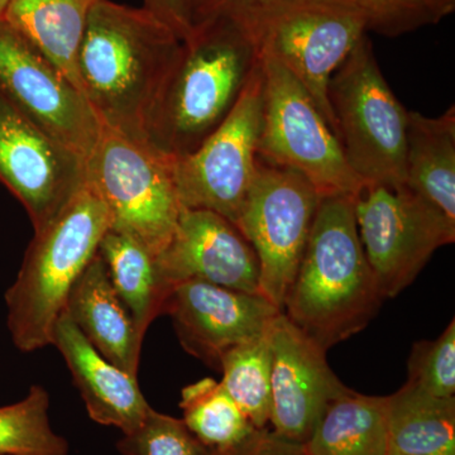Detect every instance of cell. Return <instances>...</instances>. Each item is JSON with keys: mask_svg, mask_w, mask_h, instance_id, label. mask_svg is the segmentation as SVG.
<instances>
[{"mask_svg": "<svg viewBox=\"0 0 455 455\" xmlns=\"http://www.w3.org/2000/svg\"><path fill=\"white\" fill-rule=\"evenodd\" d=\"M142 8L181 41L193 31V0H143Z\"/></svg>", "mask_w": 455, "mask_h": 455, "instance_id": "obj_31", "label": "cell"}, {"mask_svg": "<svg viewBox=\"0 0 455 455\" xmlns=\"http://www.w3.org/2000/svg\"><path fill=\"white\" fill-rule=\"evenodd\" d=\"M209 455H309L304 444L281 438L269 429L257 430L243 444L226 453Z\"/></svg>", "mask_w": 455, "mask_h": 455, "instance_id": "obj_32", "label": "cell"}, {"mask_svg": "<svg viewBox=\"0 0 455 455\" xmlns=\"http://www.w3.org/2000/svg\"><path fill=\"white\" fill-rule=\"evenodd\" d=\"M181 44L146 9L95 0L77 74L84 98L101 125L149 142L152 114Z\"/></svg>", "mask_w": 455, "mask_h": 455, "instance_id": "obj_1", "label": "cell"}, {"mask_svg": "<svg viewBox=\"0 0 455 455\" xmlns=\"http://www.w3.org/2000/svg\"><path fill=\"white\" fill-rule=\"evenodd\" d=\"M388 396L347 387L329 403L304 447L309 455H386Z\"/></svg>", "mask_w": 455, "mask_h": 455, "instance_id": "obj_21", "label": "cell"}, {"mask_svg": "<svg viewBox=\"0 0 455 455\" xmlns=\"http://www.w3.org/2000/svg\"><path fill=\"white\" fill-rule=\"evenodd\" d=\"M110 228L109 209L86 179L61 211L35 230L16 281L4 296L8 331L20 352L51 346L68 293Z\"/></svg>", "mask_w": 455, "mask_h": 455, "instance_id": "obj_4", "label": "cell"}, {"mask_svg": "<svg viewBox=\"0 0 455 455\" xmlns=\"http://www.w3.org/2000/svg\"><path fill=\"white\" fill-rule=\"evenodd\" d=\"M166 292L187 281L259 292V265L252 245L232 221L204 209H182L169 243L156 256Z\"/></svg>", "mask_w": 455, "mask_h": 455, "instance_id": "obj_15", "label": "cell"}, {"mask_svg": "<svg viewBox=\"0 0 455 455\" xmlns=\"http://www.w3.org/2000/svg\"><path fill=\"white\" fill-rule=\"evenodd\" d=\"M263 76L259 55L223 123L191 154L175 157L182 209L217 212L235 224L259 163Z\"/></svg>", "mask_w": 455, "mask_h": 455, "instance_id": "obj_10", "label": "cell"}, {"mask_svg": "<svg viewBox=\"0 0 455 455\" xmlns=\"http://www.w3.org/2000/svg\"><path fill=\"white\" fill-rule=\"evenodd\" d=\"M263 76L259 157L298 171L320 199L358 196L364 187L350 169L339 140L307 89L284 66L259 49Z\"/></svg>", "mask_w": 455, "mask_h": 455, "instance_id": "obj_7", "label": "cell"}, {"mask_svg": "<svg viewBox=\"0 0 455 455\" xmlns=\"http://www.w3.org/2000/svg\"><path fill=\"white\" fill-rule=\"evenodd\" d=\"M292 0H193V27L212 18H227L241 26L259 44L263 28Z\"/></svg>", "mask_w": 455, "mask_h": 455, "instance_id": "obj_30", "label": "cell"}, {"mask_svg": "<svg viewBox=\"0 0 455 455\" xmlns=\"http://www.w3.org/2000/svg\"><path fill=\"white\" fill-rule=\"evenodd\" d=\"M328 98L344 157L364 185H405L407 112L364 35L338 68Z\"/></svg>", "mask_w": 455, "mask_h": 455, "instance_id": "obj_5", "label": "cell"}, {"mask_svg": "<svg viewBox=\"0 0 455 455\" xmlns=\"http://www.w3.org/2000/svg\"><path fill=\"white\" fill-rule=\"evenodd\" d=\"M320 197L298 171L260 160L235 226L259 265V292L283 311L300 266Z\"/></svg>", "mask_w": 455, "mask_h": 455, "instance_id": "obj_8", "label": "cell"}, {"mask_svg": "<svg viewBox=\"0 0 455 455\" xmlns=\"http://www.w3.org/2000/svg\"><path fill=\"white\" fill-rule=\"evenodd\" d=\"M407 382L438 397L455 396V322L434 340H421L410 353Z\"/></svg>", "mask_w": 455, "mask_h": 455, "instance_id": "obj_28", "label": "cell"}, {"mask_svg": "<svg viewBox=\"0 0 455 455\" xmlns=\"http://www.w3.org/2000/svg\"><path fill=\"white\" fill-rule=\"evenodd\" d=\"M122 455H209L182 419L149 410L143 423L116 443Z\"/></svg>", "mask_w": 455, "mask_h": 455, "instance_id": "obj_27", "label": "cell"}, {"mask_svg": "<svg viewBox=\"0 0 455 455\" xmlns=\"http://www.w3.org/2000/svg\"><path fill=\"white\" fill-rule=\"evenodd\" d=\"M424 4L433 23H438L443 18L453 13L455 9V0H424Z\"/></svg>", "mask_w": 455, "mask_h": 455, "instance_id": "obj_33", "label": "cell"}, {"mask_svg": "<svg viewBox=\"0 0 455 455\" xmlns=\"http://www.w3.org/2000/svg\"><path fill=\"white\" fill-rule=\"evenodd\" d=\"M355 199H320L283 302L287 319L326 350L363 331L385 300L359 239Z\"/></svg>", "mask_w": 455, "mask_h": 455, "instance_id": "obj_2", "label": "cell"}, {"mask_svg": "<svg viewBox=\"0 0 455 455\" xmlns=\"http://www.w3.org/2000/svg\"><path fill=\"white\" fill-rule=\"evenodd\" d=\"M99 254L119 298L130 310L137 333L145 341L152 322L163 314L169 293L158 275L156 256L134 236L109 229Z\"/></svg>", "mask_w": 455, "mask_h": 455, "instance_id": "obj_23", "label": "cell"}, {"mask_svg": "<svg viewBox=\"0 0 455 455\" xmlns=\"http://www.w3.org/2000/svg\"><path fill=\"white\" fill-rule=\"evenodd\" d=\"M386 455H403L400 453H397V451H392V449H388L387 454Z\"/></svg>", "mask_w": 455, "mask_h": 455, "instance_id": "obj_35", "label": "cell"}, {"mask_svg": "<svg viewBox=\"0 0 455 455\" xmlns=\"http://www.w3.org/2000/svg\"><path fill=\"white\" fill-rule=\"evenodd\" d=\"M86 166L90 184L112 215L110 229L134 236L157 256L169 243L182 211L175 157L151 142L101 125Z\"/></svg>", "mask_w": 455, "mask_h": 455, "instance_id": "obj_6", "label": "cell"}, {"mask_svg": "<svg viewBox=\"0 0 455 455\" xmlns=\"http://www.w3.org/2000/svg\"><path fill=\"white\" fill-rule=\"evenodd\" d=\"M362 247L383 299L395 298L431 256L454 243L455 224L403 185H364L355 199Z\"/></svg>", "mask_w": 455, "mask_h": 455, "instance_id": "obj_9", "label": "cell"}, {"mask_svg": "<svg viewBox=\"0 0 455 455\" xmlns=\"http://www.w3.org/2000/svg\"><path fill=\"white\" fill-rule=\"evenodd\" d=\"M366 20L367 32L397 37L431 25L424 0H346Z\"/></svg>", "mask_w": 455, "mask_h": 455, "instance_id": "obj_29", "label": "cell"}, {"mask_svg": "<svg viewBox=\"0 0 455 455\" xmlns=\"http://www.w3.org/2000/svg\"><path fill=\"white\" fill-rule=\"evenodd\" d=\"M257 60L256 41L233 20L196 23L152 114L149 142L172 157L196 151L235 107Z\"/></svg>", "mask_w": 455, "mask_h": 455, "instance_id": "obj_3", "label": "cell"}, {"mask_svg": "<svg viewBox=\"0 0 455 455\" xmlns=\"http://www.w3.org/2000/svg\"><path fill=\"white\" fill-rule=\"evenodd\" d=\"M88 166L0 92V182L38 230L85 184Z\"/></svg>", "mask_w": 455, "mask_h": 455, "instance_id": "obj_13", "label": "cell"}, {"mask_svg": "<svg viewBox=\"0 0 455 455\" xmlns=\"http://www.w3.org/2000/svg\"><path fill=\"white\" fill-rule=\"evenodd\" d=\"M220 371L221 385L251 423L259 430L267 429L272 403L269 331L226 353Z\"/></svg>", "mask_w": 455, "mask_h": 455, "instance_id": "obj_25", "label": "cell"}, {"mask_svg": "<svg viewBox=\"0 0 455 455\" xmlns=\"http://www.w3.org/2000/svg\"><path fill=\"white\" fill-rule=\"evenodd\" d=\"M271 419L281 438L305 444L326 406L346 390L326 361V349L293 325L283 313L269 331Z\"/></svg>", "mask_w": 455, "mask_h": 455, "instance_id": "obj_16", "label": "cell"}, {"mask_svg": "<svg viewBox=\"0 0 455 455\" xmlns=\"http://www.w3.org/2000/svg\"><path fill=\"white\" fill-rule=\"evenodd\" d=\"M366 33L363 16L346 0H292L266 25L257 47L302 84L337 136L329 82Z\"/></svg>", "mask_w": 455, "mask_h": 455, "instance_id": "obj_11", "label": "cell"}, {"mask_svg": "<svg viewBox=\"0 0 455 455\" xmlns=\"http://www.w3.org/2000/svg\"><path fill=\"white\" fill-rule=\"evenodd\" d=\"M94 2L9 0L3 20L20 33L82 92L77 57Z\"/></svg>", "mask_w": 455, "mask_h": 455, "instance_id": "obj_20", "label": "cell"}, {"mask_svg": "<svg viewBox=\"0 0 455 455\" xmlns=\"http://www.w3.org/2000/svg\"><path fill=\"white\" fill-rule=\"evenodd\" d=\"M281 313L260 293L196 280L178 284L163 310L182 348L215 370L229 350L268 333Z\"/></svg>", "mask_w": 455, "mask_h": 455, "instance_id": "obj_14", "label": "cell"}, {"mask_svg": "<svg viewBox=\"0 0 455 455\" xmlns=\"http://www.w3.org/2000/svg\"><path fill=\"white\" fill-rule=\"evenodd\" d=\"M65 310L104 358L137 377L143 340L99 252L74 283Z\"/></svg>", "mask_w": 455, "mask_h": 455, "instance_id": "obj_18", "label": "cell"}, {"mask_svg": "<svg viewBox=\"0 0 455 455\" xmlns=\"http://www.w3.org/2000/svg\"><path fill=\"white\" fill-rule=\"evenodd\" d=\"M51 346L65 359L92 421L116 427L122 435L143 423L152 407L140 391L137 377L104 358L66 310L57 317Z\"/></svg>", "mask_w": 455, "mask_h": 455, "instance_id": "obj_17", "label": "cell"}, {"mask_svg": "<svg viewBox=\"0 0 455 455\" xmlns=\"http://www.w3.org/2000/svg\"><path fill=\"white\" fill-rule=\"evenodd\" d=\"M50 395L32 385L23 400L0 407V455H68V443L50 423Z\"/></svg>", "mask_w": 455, "mask_h": 455, "instance_id": "obj_26", "label": "cell"}, {"mask_svg": "<svg viewBox=\"0 0 455 455\" xmlns=\"http://www.w3.org/2000/svg\"><path fill=\"white\" fill-rule=\"evenodd\" d=\"M9 0H0V18L4 16L5 9H7Z\"/></svg>", "mask_w": 455, "mask_h": 455, "instance_id": "obj_34", "label": "cell"}, {"mask_svg": "<svg viewBox=\"0 0 455 455\" xmlns=\"http://www.w3.org/2000/svg\"><path fill=\"white\" fill-rule=\"evenodd\" d=\"M388 449L403 455H455V396L406 382L388 396Z\"/></svg>", "mask_w": 455, "mask_h": 455, "instance_id": "obj_22", "label": "cell"}, {"mask_svg": "<svg viewBox=\"0 0 455 455\" xmlns=\"http://www.w3.org/2000/svg\"><path fill=\"white\" fill-rule=\"evenodd\" d=\"M0 92L86 164L101 124L73 84L0 18Z\"/></svg>", "mask_w": 455, "mask_h": 455, "instance_id": "obj_12", "label": "cell"}, {"mask_svg": "<svg viewBox=\"0 0 455 455\" xmlns=\"http://www.w3.org/2000/svg\"><path fill=\"white\" fill-rule=\"evenodd\" d=\"M180 407L188 429L212 454L232 451L259 430L221 382L212 379L182 388Z\"/></svg>", "mask_w": 455, "mask_h": 455, "instance_id": "obj_24", "label": "cell"}, {"mask_svg": "<svg viewBox=\"0 0 455 455\" xmlns=\"http://www.w3.org/2000/svg\"><path fill=\"white\" fill-rule=\"evenodd\" d=\"M405 187L455 224V108L436 118L407 112Z\"/></svg>", "mask_w": 455, "mask_h": 455, "instance_id": "obj_19", "label": "cell"}]
</instances>
